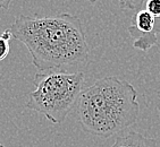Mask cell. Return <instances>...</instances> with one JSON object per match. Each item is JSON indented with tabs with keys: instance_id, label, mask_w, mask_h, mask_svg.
Masks as SVG:
<instances>
[{
	"instance_id": "cell-1",
	"label": "cell",
	"mask_w": 160,
	"mask_h": 147,
	"mask_svg": "<svg viewBox=\"0 0 160 147\" xmlns=\"http://www.w3.org/2000/svg\"><path fill=\"white\" fill-rule=\"evenodd\" d=\"M9 31L14 39L26 46L32 64L41 71L76 73L89 62L90 46L76 15H19Z\"/></svg>"
},
{
	"instance_id": "cell-2",
	"label": "cell",
	"mask_w": 160,
	"mask_h": 147,
	"mask_svg": "<svg viewBox=\"0 0 160 147\" xmlns=\"http://www.w3.org/2000/svg\"><path fill=\"white\" fill-rule=\"evenodd\" d=\"M76 104L84 130L103 138L129 128L140 113L135 87L116 76L96 80L82 91Z\"/></svg>"
},
{
	"instance_id": "cell-3",
	"label": "cell",
	"mask_w": 160,
	"mask_h": 147,
	"mask_svg": "<svg viewBox=\"0 0 160 147\" xmlns=\"http://www.w3.org/2000/svg\"><path fill=\"white\" fill-rule=\"evenodd\" d=\"M35 89L28 95L25 107L42 114L50 122L65 121L83 91L82 71H40L34 76Z\"/></svg>"
},
{
	"instance_id": "cell-4",
	"label": "cell",
	"mask_w": 160,
	"mask_h": 147,
	"mask_svg": "<svg viewBox=\"0 0 160 147\" xmlns=\"http://www.w3.org/2000/svg\"><path fill=\"white\" fill-rule=\"evenodd\" d=\"M127 31L133 40V46L141 51H148L158 43L156 18L145 8L136 12Z\"/></svg>"
},
{
	"instance_id": "cell-5",
	"label": "cell",
	"mask_w": 160,
	"mask_h": 147,
	"mask_svg": "<svg viewBox=\"0 0 160 147\" xmlns=\"http://www.w3.org/2000/svg\"><path fill=\"white\" fill-rule=\"evenodd\" d=\"M110 147H158V144L153 138L132 131L125 136L118 137Z\"/></svg>"
},
{
	"instance_id": "cell-6",
	"label": "cell",
	"mask_w": 160,
	"mask_h": 147,
	"mask_svg": "<svg viewBox=\"0 0 160 147\" xmlns=\"http://www.w3.org/2000/svg\"><path fill=\"white\" fill-rule=\"evenodd\" d=\"M12 37V33H10L9 28H7L2 33L0 34V61H2L8 57L10 51V45L9 41Z\"/></svg>"
},
{
	"instance_id": "cell-7",
	"label": "cell",
	"mask_w": 160,
	"mask_h": 147,
	"mask_svg": "<svg viewBox=\"0 0 160 147\" xmlns=\"http://www.w3.org/2000/svg\"><path fill=\"white\" fill-rule=\"evenodd\" d=\"M120 8L123 10H140L144 8L147 0H118Z\"/></svg>"
},
{
	"instance_id": "cell-8",
	"label": "cell",
	"mask_w": 160,
	"mask_h": 147,
	"mask_svg": "<svg viewBox=\"0 0 160 147\" xmlns=\"http://www.w3.org/2000/svg\"><path fill=\"white\" fill-rule=\"evenodd\" d=\"M144 8L156 19H160V0H147Z\"/></svg>"
},
{
	"instance_id": "cell-9",
	"label": "cell",
	"mask_w": 160,
	"mask_h": 147,
	"mask_svg": "<svg viewBox=\"0 0 160 147\" xmlns=\"http://www.w3.org/2000/svg\"><path fill=\"white\" fill-rule=\"evenodd\" d=\"M12 0H0V8L5 10L9 9L10 5H12Z\"/></svg>"
},
{
	"instance_id": "cell-10",
	"label": "cell",
	"mask_w": 160,
	"mask_h": 147,
	"mask_svg": "<svg viewBox=\"0 0 160 147\" xmlns=\"http://www.w3.org/2000/svg\"><path fill=\"white\" fill-rule=\"evenodd\" d=\"M83 1H88V2H90V3H94V2H97V0H83Z\"/></svg>"
},
{
	"instance_id": "cell-11",
	"label": "cell",
	"mask_w": 160,
	"mask_h": 147,
	"mask_svg": "<svg viewBox=\"0 0 160 147\" xmlns=\"http://www.w3.org/2000/svg\"><path fill=\"white\" fill-rule=\"evenodd\" d=\"M0 147H6V146H5V145H3L2 143H0Z\"/></svg>"
}]
</instances>
